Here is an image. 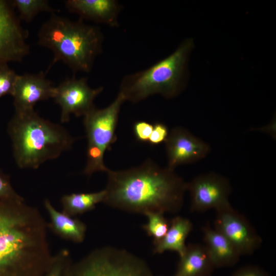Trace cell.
Here are the masks:
<instances>
[{
  "label": "cell",
  "instance_id": "6da1fadb",
  "mask_svg": "<svg viewBox=\"0 0 276 276\" xmlns=\"http://www.w3.org/2000/svg\"><path fill=\"white\" fill-rule=\"evenodd\" d=\"M48 224L24 199L0 201V276H43L54 255Z\"/></svg>",
  "mask_w": 276,
  "mask_h": 276
},
{
  "label": "cell",
  "instance_id": "7a4b0ae2",
  "mask_svg": "<svg viewBox=\"0 0 276 276\" xmlns=\"http://www.w3.org/2000/svg\"><path fill=\"white\" fill-rule=\"evenodd\" d=\"M103 203L126 212L175 213L181 209L187 182L174 170L150 159L126 170L107 171Z\"/></svg>",
  "mask_w": 276,
  "mask_h": 276
},
{
  "label": "cell",
  "instance_id": "3957f363",
  "mask_svg": "<svg viewBox=\"0 0 276 276\" xmlns=\"http://www.w3.org/2000/svg\"><path fill=\"white\" fill-rule=\"evenodd\" d=\"M8 132L20 169H37L71 149L76 140L63 126L43 119L34 109L15 111Z\"/></svg>",
  "mask_w": 276,
  "mask_h": 276
},
{
  "label": "cell",
  "instance_id": "277c9868",
  "mask_svg": "<svg viewBox=\"0 0 276 276\" xmlns=\"http://www.w3.org/2000/svg\"><path fill=\"white\" fill-rule=\"evenodd\" d=\"M103 35L97 26L85 24L81 19L73 21L52 13L38 33V44L54 54L45 74L59 61L73 72L89 73L102 51Z\"/></svg>",
  "mask_w": 276,
  "mask_h": 276
},
{
  "label": "cell",
  "instance_id": "5b68a950",
  "mask_svg": "<svg viewBox=\"0 0 276 276\" xmlns=\"http://www.w3.org/2000/svg\"><path fill=\"white\" fill-rule=\"evenodd\" d=\"M193 47V39H186L168 56L144 70L125 76L119 93L132 103L156 94L167 99L177 96L185 87Z\"/></svg>",
  "mask_w": 276,
  "mask_h": 276
},
{
  "label": "cell",
  "instance_id": "8992f818",
  "mask_svg": "<svg viewBox=\"0 0 276 276\" xmlns=\"http://www.w3.org/2000/svg\"><path fill=\"white\" fill-rule=\"evenodd\" d=\"M64 276H154L142 258L113 246L95 249L67 267Z\"/></svg>",
  "mask_w": 276,
  "mask_h": 276
},
{
  "label": "cell",
  "instance_id": "52a82bcc",
  "mask_svg": "<svg viewBox=\"0 0 276 276\" xmlns=\"http://www.w3.org/2000/svg\"><path fill=\"white\" fill-rule=\"evenodd\" d=\"M125 101L123 96L119 93L107 107H95L84 116L87 139V160L83 170L85 175L90 176L96 172H107L109 170L104 164V155L117 139L115 130L121 107Z\"/></svg>",
  "mask_w": 276,
  "mask_h": 276
},
{
  "label": "cell",
  "instance_id": "ba28073f",
  "mask_svg": "<svg viewBox=\"0 0 276 276\" xmlns=\"http://www.w3.org/2000/svg\"><path fill=\"white\" fill-rule=\"evenodd\" d=\"M192 212H202L211 209L217 211L232 207L229 196L232 188L226 177L211 172L199 175L187 182Z\"/></svg>",
  "mask_w": 276,
  "mask_h": 276
},
{
  "label": "cell",
  "instance_id": "9c48e42d",
  "mask_svg": "<svg viewBox=\"0 0 276 276\" xmlns=\"http://www.w3.org/2000/svg\"><path fill=\"white\" fill-rule=\"evenodd\" d=\"M103 87L93 88L87 84V78H67L55 87L53 98L61 107L60 121H70V115L85 116L95 107V99L103 90Z\"/></svg>",
  "mask_w": 276,
  "mask_h": 276
},
{
  "label": "cell",
  "instance_id": "30bf717a",
  "mask_svg": "<svg viewBox=\"0 0 276 276\" xmlns=\"http://www.w3.org/2000/svg\"><path fill=\"white\" fill-rule=\"evenodd\" d=\"M11 1L0 0V65L20 62L29 53L28 31L21 26Z\"/></svg>",
  "mask_w": 276,
  "mask_h": 276
},
{
  "label": "cell",
  "instance_id": "8fae6325",
  "mask_svg": "<svg viewBox=\"0 0 276 276\" xmlns=\"http://www.w3.org/2000/svg\"><path fill=\"white\" fill-rule=\"evenodd\" d=\"M240 255H250L261 246L262 239L246 218L233 207L217 212L215 227Z\"/></svg>",
  "mask_w": 276,
  "mask_h": 276
},
{
  "label": "cell",
  "instance_id": "7c38bea8",
  "mask_svg": "<svg viewBox=\"0 0 276 276\" xmlns=\"http://www.w3.org/2000/svg\"><path fill=\"white\" fill-rule=\"evenodd\" d=\"M165 144L167 167L172 170L178 165L193 163L204 158L210 151L208 143L181 127L172 129Z\"/></svg>",
  "mask_w": 276,
  "mask_h": 276
},
{
  "label": "cell",
  "instance_id": "4fadbf2b",
  "mask_svg": "<svg viewBox=\"0 0 276 276\" xmlns=\"http://www.w3.org/2000/svg\"><path fill=\"white\" fill-rule=\"evenodd\" d=\"M45 75L41 72L17 76L12 95L15 111L34 109L37 102L53 98L55 87Z\"/></svg>",
  "mask_w": 276,
  "mask_h": 276
},
{
  "label": "cell",
  "instance_id": "5bb4252c",
  "mask_svg": "<svg viewBox=\"0 0 276 276\" xmlns=\"http://www.w3.org/2000/svg\"><path fill=\"white\" fill-rule=\"evenodd\" d=\"M66 9L78 15L80 19L89 20L118 27V16L122 6L115 0H67L64 2Z\"/></svg>",
  "mask_w": 276,
  "mask_h": 276
},
{
  "label": "cell",
  "instance_id": "9a60e30c",
  "mask_svg": "<svg viewBox=\"0 0 276 276\" xmlns=\"http://www.w3.org/2000/svg\"><path fill=\"white\" fill-rule=\"evenodd\" d=\"M202 232L204 246L215 268L230 267L238 262L241 255L222 234L209 225Z\"/></svg>",
  "mask_w": 276,
  "mask_h": 276
},
{
  "label": "cell",
  "instance_id": "2e32d148",
  "mask_svg": "<svg viewBox=\"0 0 276 276\" xmlns=\"http://www.w3.org/2000/svg\"><path fill=\"white\" fill-rule=\"evenodd\" d=\"M44 206L50 218L48 227L56 235L76 243L84 240L86 226L83 222L58 211L48 199L44 200Z\"/></svg>",
  "mask_w": 276,
  "mask_h": 276
},
{
  "label": "cell",
  "instance_id": "e0dca14e",
  "mask_svg": "<svg viewBox=\"0 0 276 276\" xmlns=\"http://www.w3.org/2000/svg\"><path fill=\"white\" fill-rule=\"evenodd\" d=\"M215 267L204 245H187L174 276H210Z\"/></svg>",
  "mask_w": 276,
  "mask_h": 276
},
{
  "label": "cell",
  "instance_id": "ac0fdd59",
  "mask_svg": "<svg viewBox=\"0 0 276 276\" xmlns=\"http://www.w3.org/2000/svg\"><path fill=\"white\" fill-rule=\"evenodd\" d=\"M192 229V223L188 219L180 216L173 218L165 237L154 244L153 253L160 254L167 250L174 251L181 257L186 248V239Z\"/></svg>",
  "mask_w": 276,
  "mask_h": 276
},
{
  "label": "cell",
  "instance_id": "d6986e66",
  "mask_svg": "<svg viewBox=\"0 0 276 276\" xmlns=\"http://www.w3.org/2000/svg\"><path fill=\"white\" fill-rule=\"evenodd\" d=\"M106 195L104 189L89 193H72L63 195L61 199L62 212L74 217L93 210L96 205L103 202Z\"/></svg>",
  "mask_w": 276,
  "mask_h": 276
},
{
  "label": "cell",
  "instance_id": "ffe728a7",
  "mask_svg": "<svg viewBox=\"0 0 276 276\" xmlns=\"http://www.w3.org/2000/svg\"><path fill=\"white\" fill-rule=\"evenodd\" d=\"M11 3L19 14V19L27 22L31 21L41 12L52 13L58 12L52 8L47 0H13Z\"/></svg>",
  "mask_w": 276,
  "mask_h": 276
},
{
  "label": "cell",
  "instance_id": "44dd1931",
  "mask_svg": "<svg viewBox=\"0 0 276 276\" xmlns=\"http://www.w3.org/2000/svg\"><path fill=\"white\" fill-rule=\"evenodd\" d=\"M148 219L147 223L143 225V228L147 235L153 238V244L160 241L166 235L170 223L165 217L164 213L150 212L145 215Z\"/></svg>",
  "mask_w": 276,
  "mask_h": 276
},
{
  "label": "cell",
  "instance_id": "7402d4cb",
  "mask_svg": "<svg viewBox=\"0 0 276 276\" xmlns=\"http://www.w3.org/2000/svg\"><path fill=\"white\" fill-rule=\"evenodd\" d=\"M72 262L67 249H62L54 255L53 263L43 276H64L65 270Z\"/></svg>",
  "mask_w": 276,
  "mask_h": 276
},
{
  "label": "cell",
  "instance_id": "603a6c76",
  "mask_svg": "<svg viewBox=\"0 0 276 276\" xmlns=\"http://www.w3.org/2000/svg\"><path fill=\"white\" fill-rule=\"evenodd\" d=\"M17 76L8 64L0 65V98L6 95L12 96Z\"/></svg>",
  "mask_w": 276,
  "mask_h": 276
},
{
  "label": "cell",
  "instance_id": "cb8c5ba5",
  "mask_svg": "<svg viewBox=\"0 0 276 276\" xmlns=\"http://www.w3.org/2000/svg\"><path fill=\"white\" fill-rule=\"evenodd\" d=\"M22 199L13 188L9 177L0 170V201Z\"/></svg>",
  "mask_w": 276,
  "mask_h": 276
},
{
  "label": "cell",
  "instance_id": "d4e9b609",
  "mask_svg": "<svg viewBox=\"0 0 276 276\" xmlns=\"http://www.w3.org/2000/svg\"><path fill=\"white\" fill-rule=\"evenodd\" d=\"M168 134V128L165 124L156 123L153 125V130L148 142L152 145H157L165 142Z\"/></svg>",
  "mask_w": 276,
  "mask_h": 276
},
{
  "label": "cell",
  "instance_id": "484cf974",
  "mask_svg": "<svg viewBox=\"0 0 276 276\" xmlns=\"http://www.w3.org/2000/svg\"><path fill=\"white\" fill-rule=\"evenodd\" d=\"M153 130V125L146 121L135 122L133 126L134 135L138 141L148 142Z\"/></svg>",
  "mask_w": 276,
  "mask_h": 276
},
{
  "label": "cell",
  "instance_id": "4316f807",
  "mask_svg": "<svg viewBox=\"0 0 276 276\" xmlns=\"http://www.w3.org/2000/svg\"><path fill=\"white\" fill-rule=\"evenodd\" d=\"M232 276H268V274L258 266L248 265L238 269Z\"/></svg>",
  "mask_w": 276,
  "mask_h": 276
}]
</instances>
